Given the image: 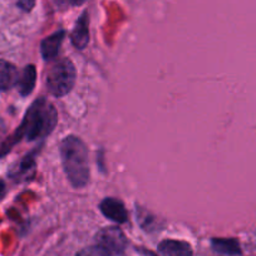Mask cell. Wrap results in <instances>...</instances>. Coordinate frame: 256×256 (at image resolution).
<instances>
[{
    "instance_id": "9a60e30c",
    "label": "cell",
    "mask_w": 256,
    "mask_h": 256,
    "mask_svg": "<svg viewBox=\"0 0 256 256\" xmlns=\"http://www.w3.org/2000/svg\"><path fill=\"white\" fill-rule=\"evenodd\" d=\"M4 194H6V184L0 180V198H3Z\"/></svg>"
},
{
    "instance_id": "9c48e42d",
    "label": "cell",
    "mask_w": 256,
    "mask_h": 256,
    "mask_svg": "<svg viewBox=\"0 0 256 256\" xmlns=\"http://www.w3.org/2000/svg\"><path fill=\"white\" fill-rule=\"evenodd\" d=\"M19 73L10 62L0 59V90H8L18 83Z\"/></svg>"
},
{
    "instance_id": "5b68a950",
    "label": "cell",
    "mask_w": 256,
    "mask_h": 256,
    "mask_svg": "<svg viewBox=\"0 0 256 256\" xmlns=\"http://www.w3.org/2000/svg\"><path fill=\"white\" fill-rule=\"evenodd\" d=\"M100 211L103 215L110 220L114 221L117 224H124L128 218L127 210L122 201L117 200L113 198H107L100 202Z\"/></svg>"
},
{
    "instance_id": "8992f818",
    "label": "cell",
    "mask_w": 256,
    "mask_h": 256,
    "mask_svg": "<svg viewBox=\"0 0 256 256\" xmlns=\"http://www.w3.org/2000/svg\"><path fill=\"white\" fill-rule=\"evenodd\" d=\"M70 42L77 49H84L90 43V19L87 12L80 16L70 34Z\"/></svg>"
},
{
    "instance_id": "5bb4252c",
    "label": "cell",
    "mask_w": 256,
    "mask_h": 256,
    "mask_svg": "<svg viewBox=\"0 0 256 256\" xmlns=\"http://www.w3.org/2000/svg\"><path fill=\"white\" fill-rule=\"evenodd\" d=\"M16 6L24 12H30L36 6V0H16Z\"/></svg>"
},
{
    "instance_id": "3957f363",
    "label": "cell",
    "mask_w": 256,
    "mask_h": 256,
    "mask_svg": "<svg viewBox=\"0 0 256 256\" xmlns=\"http://www.w3.org/2000/svg\"><path fill=\"white\" fill-rule=\"evenodd\" d=\"M76 68L70 58L54 62L46 73V87L54 97H63L74 87Z\"/></svg>"
},
{
    "instance_id": "7c38bea8",
    "label": "cell",
    "mask_w": 256,
    "mask_h": 256,
    "mask_svg": "<svg viewBox=\"0 0 256 256\" xmlns=\"http://www.w3.org/2000/svg\"><path fill=\"white\" fill-rule=\"evenodd\" d=\"M36 172V160H34L33 154H29V156L24 157L18 164H16V168L12 170L10 176L14 177L16 180H28L29 177H32Z\"/></svg>"
},
{
    "instance_id": "7a4b0ae2",
    "label": "cell",
    "mask_w": 256,
    "mask_h": 256,
    "mask_svg": "<svg viewBox=\"0 0 256 256\" xmlns=\"http://www.w3.org/2000/svg\"><path fill=\"white\" fill-rule=\"evenodd\" d=\"M60 158L68 180L76 188L90 182V154L84 142L77 136H67L60 142Z\"/></svg>"
},
{
    "instance_id": "4fadbf2b",
    "label": "cell",
    "mask_w": 256,
    "mask_h": 256,
    "mask_svg": "<svg viewBox=\"0 0 256 256\" xmlns=\"http://www.w3.org/2000/svg\"><path fill=\"white\" fill-rule=\"evenodd\" d=\"M77 256H112V254H110L107 250L100 248V246L96 245L83 248V250H80L77 254Z\"/></svg>"
},
{
    "instance_id": "ba28073f",
    "label": "cell",
    "mask_w": 256,
    "mask_h": 256,
    "mask_svg": "<svg viewBox=\"0 0 256 256\" xmlns=\"http://www.w3.org/2000/svg\"><path fill=\"white\" fill-rule=\"evenodd\" d=\"M158 251L164 256H192L191 245L186 241L164 240L158 245Z\"/></svg>"
},
{
    "instance_id": "8fae6325",
    "label": "cell",
    "mask_w": 256,
    "mask_h": 256,
    "mask_svg": "<svg viewBox=\"0 0 256 256\" xmlns=\"http://www.w3.org/2000/svg\"><path fill=\"white\" fill-rule=\"evenodd\" d=\"M211 246L218 254L228 256H236L241 254L240 244L235 238H212Z\"/></svg>"
},
{
    "instance_id": "52a82bcc",
    "label": "cell",
    "mask_w": 256,
    "mask_h": 256,
    "mask_svg": "<svg viewBox=\"0 0 256 256\" xmlns=\"http://www.w3.org/2000/svg\"><path fill=\"white\" fill-rule=\"evenodd\" d=\"M64 36H66V32L59 30L42 40L40 54L46 60H50L58 56L62 44H63Z\"/></svg>"
},
{
    "instance_id": "277c9868",
    "label": "cell",
    "mask_w": 256,
    "mask_h": 256,
    "mask_svg": "<svg viewBox=\"0 0 256 256\" xmlns=\"http://www.w3.org/2000/svg\"><path fill=\"white\" fill-rule=\"evenodd\" d=\"M96 241L97 245L107 250L112 255H118L124 251L126 245H127V238L122 230L114 226L110 228H104L96 235Z\"/></svg>"
},
{
    "instance_id": "30bf717a",
    "label": "cell",
    "mask_w": 256,
    "mask_h": 256,
    "mask_svg": "<svg viewBox=\"0 0 256 256\" xmlns=\"http://www.w3.org/2000/svg\"><path fill=\"white\" fill-rule=\"evenodd\" d=\"M36 70L34 67L33 64L30 66H26L24 68L23 73L19 77L18 80V90L19 93H20L23 97H26V96L30 94L33 92L34 87H36Z\"/></svg>"
},
{
    "instance_id": "6da1fadb",
    "label": "cell",
    "mask_w": 256,
    "mask_h": 256,
    "mask_svg": "<svg viewBox=\"0 0 256 256\" xmlns=\"http://www.w3.org/2000/svg\"><path fill=\"white\" fill-rule=\"evenodd\" d=\"M58 122V114L54 106L46 98H39L29 107L22 124L16 131L14 142L20 138L36 141L52 134Z\"/></svg>"
}]
</instances>
